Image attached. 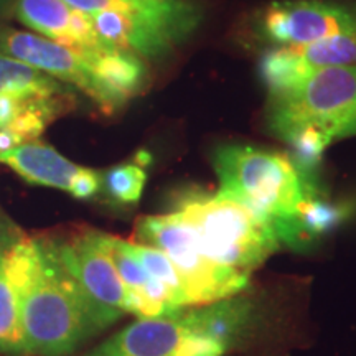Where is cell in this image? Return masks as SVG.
<instances>
[{
    "instance_id": "1",
    "label": "cell",
    "mask_w": 356,
    "mask_h": 356,
    "mask_svg": "<svg viewBox=\"0 0 356 356\" xmlns=\"http://www.w3.org/2000/svg\"><path fill=\"white\" fill-rule=\"evenodd\" d=\"M35 251L20 297L26 356H73L118 320L84 292L65 264L56 238H35Z\"/></svg>"
},
{
    "instance_id": "2",
    "label": "cell",
    "mask_w": 356,
    "mask_h": 356,
    "mask_svg": "<svg viewBox=\"0 0 356 356\" xmlns=\"http://www.w3.org/2000/svg\"><path fill=\"white\" fill-rule=\"evenodd\" d=\"M213 165L220 193L269 222L282 244L305 246L299 215L305 200L320 191L317 178L304 175L289 155L254 145L218 147Z\"/></svg>"
},
{
    "instance_id": "3",
    "label": "cell",
    "mask_w": 356,
    "mask_h": 356,
    "mask_svg": "<svg viewBox=\"0 0 356 356\" xmlns=\"http://www.w3.org/2000/svg\"><path fill=\"white\" fill-rule=\"evenodd\" d=\"M254 317V304L234 296L160 317H139L83 356H175L195 337L211 335L233 346Z\"/></svg>"
},
{
    "instance_id": "4",
    "label": "cell",
    "mask_w": 356,
    "mask_h": 356,
    "mask_svg": "<svg viewBox=\"0 0 356 356\" xmlns=\"http://www.w3.org/2000/svg\"><path fill=\"white\" fill-rule=\"evenodd\" d=\"M177 211L190 222L213 261L248 279L282 246L269 222L220 191L186 193L178 200Z\"/></svg>"
},
{
    "instance_id": "5",
    "label": "cell",
    "mask_w": 356,
    "mask_h": 356,
    "mask_svg": "<svg viewBox=\"0 0 356 356\" xmlns=\"http://www.w3.org/2000/svg\"><path fill=\"white\" fill-rule=\"evenodd\" d=\"M267 127L277 139L315 127L330 140L356 136V66L314 68L296 89L269 96Z\"/></svg>"
},
{
    "instance_id": "6",
    "label": "cell",
    "mask_w": 356,
    "mask_h": 356,
    "mask_svg": "<svg viewBox=\"0 0 356 356\" xmlns=\"http://www.w3.org/2000/svg\"><path fill=\"white\" fill-rule=\"evenodd\" d=\"M137 243L165 252L184 286L188 305H208L238 296L248 277L211 259L181 213L144 216L136 226Z\"/></svg>"
},
{
    "instance_id": "7",
    "label": "cell",
    "mask_w": 356,
    "mask_h": 356,
    "mask_svg": "<svg viewBox=\"0 0 356 356\" xmlns=\"http://www.w3.org/2000/svg\"><path fill=\"white\" fill-rule=\"evenodd\" d=\"M356 32V12L323 0H286L266 8L262 37L284 47L309 44L340 33Z\"/></svg>"
},
{
    "instance_id": "8",
    "label": "cell",
    "mask_w": 356,
    "mask_h": 356,
    "mask_svg": "<svg viewBox=\"0 0 356 356\" xmlns=\"http://www.w3.org/2000/svg\"><path fill=\"white\" fill-rule=\"evenodd\" d=\"M61 257L91 300L119 320L131 314L129 292L118 269L102 248L99 231H84L73 238H56Z\"/></svg>"
},
{
    "instance_id": "9",
    "label": "cell",
    "mask_w": 356,
    "mask_h": 356,
    "mask_svg": "<svg viewBox=\"0 0 356 356\" xmlns=\"http://www.w3.org/2000/svg\"><path fill=\"white\" fill-rule=\"evenodd\" d=\"M0 50L13 56V60L24 61L43 73L81 88L95 99L96 81L91 65L51 38L17 30H3L0 32Z\"/></svg>"
},
{
    "instance_id": "10",
    "label": "cell",
    "mask_w": 356,
    "mask_h": 356,
    "mask_svg": "<svg viewBox=\"0 0 356 356\" xmlns=\"http://www.w3.org/2000/svg\"><path fill=\"white\" fill-rule=\"evenodd\" d=\"M101 243L127 289L131 314L137 317H160L185 309L160 280L147 273L132 254L129 241L101 233Z\"/></svg>"
},
{
    "instance_id": "11",
    "label": "cell",
    "mask_w": 356,
    "mask_h": 356,
    "mask_svg": "<svg viewBox=\"0 0 356 356\" xmlns=\"http://www.w3.org/2000/svg\"><path fill=\"white\" fill-rule=\"evenodd\" d=\"M96 81L95 101L106 113L118 108L142 91L147 79L145 65L131 51L113 50L91 63Z\"/></svg>"
},
{
    "instance_id": "12",
    "label": "cell",
    "mask_w": 356,
    "mask_h": 356,
    "mask_svg": "<svg viewBox=\"0 0 356 356\" xmlns=\"http://www.w3.org/2000/svg\"><path fill=\"white\" fill-rule=\"evenodd\" d=\"M0 162L10 167L30 184L66 191L70 190L71 181L81 168L56 152L53 147L35 140L25 142L2 154Z\"/></svg>"
},
{
    "instance_id": "13",
    "label": "cell",
    "mask_w": 356,
    "mask_h": 356,
    "mask_svg": "<svg viewBox=\"0 0 356 356\" xmlns=\"http://www.w3.org/2000/svg\"><path fill=\"white\" fill-rule=\"evenodd\" d=\"M15 12L19 20L30 29L74 53V43L68 32L71 7L63 0H17Z\"/></svg>"
},
{
    "instance_id": "14",
    "label": "cell",
    "mask_w": 356,
    "mask_h": 356,
    "mask_svg": "<svg viewBox=\"0 0 356 356\" xmlns=\"http://www.w3.org/2000/svg\"><path fill=\"white\" fill-rule=\"evenodd\" d=\"M3 241L6 234H0V355L26 356L22 332L20 293L6 269Z\"/></svg>"
},
{
    "instance_id": "15",
    "label": "cell",
    "mask_w": 356,
    "mask_h": 356,
    "mask_svg": "<svg viewBox=\"0 0 356 356\" xmlns=\"http://www.w3.org/2000/svg\"><path fill=\"white\" fill-rule=\"evenodd\" d=\"M314 71L292 47H280L262 56L259 73L269 96H280L296 89Z\"/></svg>"
},
{
    "instance_id": "16",
    "label": "cell",
    "mask_w": 356,
    "mask_h": 356,
    "mask_svg": "<svg viewBox=\"0 0 356 356\" xmlns=\"http://www.w3.org/2000/svg\"><path fill=\"white\" fill-rule=\"evenodd\" d=\"M314 68L356 66V32L340 33L309 44L292 47Z\"/></svg>"
},
{
    "instance_id": "17",
    "label": "cell",
    "mask_w": 356,
    "mask_h": 356,
    "mask_svg": "<svg viewBox=\"0 0 356 356\" xmlns=\"http://www.w3.org/2000/svg\"><path fill=\"white\" fill-rule=\"evenodd\" d=\"M147 181L144 167L134 163H121L109 168L101 177V186L106 197L118 204H136L142 197Z\"/></svg>"
},
{
    "instance_id": "18",
    "label": "cell",
    "mask_w": 356,
    "mask_h": 356,
    "mask_svg": "<svg viewBox=\"0 0 356 356\" xmlns=\"http://www.w3.org/2000/svg\"><path fill=\"white\" fill-rule=\"evenodd\" d=\"M343 216L345 208L330 203L320 195V191L307 198L299 215L300 233L304 236L305 244L335 228L343 220Z\"/></svg>"
},
{
    "instance_id": "19",
    "label": "cell",
    "mask_w": 356,
    "mask_h": 356,
    "mask_svg": "<svg viewBox=\"0 0 356 356\" xmlns=\"http://www.w3.org/2000/svg\"><path fill=\"white\" fill-rule=\"evenodd\" d=\"M129 244H131L132 254L136 256L140 264L145 267L147 273L154 275L157 280H160V282L170 291L172 296L175 297L181 305L184 307L188 305L184 286H181V280L178 277L175 267H173L172 261L168 259L165 252H162L157 248L147 246V244L131 243V241H129Z\"/></svg>"
},
{
    "instance_id": "20",
    "label": "cell",
    "mask_w": 356,
    "mask_h": 356,
    "mask_svg": "<svg viewBox=\"0 0 356 356\" xmlns=\"http://www.w3.org/2000/svg\"><path fill=\"white\" fill-rule=\"evenodd\" d=\"M101 190V175L91 168H79L70 185V193L78 200H88Z\"/></svg>"
},
{
    "instance_id": "21",
    "label": "cell",
    "mask_w": 356,
    "mask_h": 356,
    "mask_svg": "<svg viewBox=\"0 0 356 356\" xmlns=\"http://www.w3.org/2000/svg\"><path fill=\"white\" fill-rule=\"evenodd\" d=\"M22 101L24 99L15 92L7 91V89L0 91V127H7L17 118L22 108Z\"/></svg>"
},
{
    "instance_id": "22",
    "label": "cell",
    "mask_w": 356,
    "mask_h": 356,
    "mask_svg": "<svg viewBox=\"0 0 356 356\" xmlns=\"http://www.w3.org/2000/svg\"><path fill=\"white\" fill-rule=\"evenodd\" d=\"M19 145H22V142L19 137L10 131V129L0 127V155L8 152V150L15 149V147Z\"/></svg>"
},
{
    "instance_id": "23",
    "label": "cell",
    "mask_w": 356,
    "mask_h": 356,
    "mask_svg": "<svg viewBox=\"0 0 356 356\" xmlns=\"http://www.w3.org/2000/svg\"><path fill=\"white\" fill-rule=\"evenodd\" d=\"M0 60H2V55H0ZM6 84H3V74H2V61H0V91H3Z\"/></svg>"
},
{
    "instance_id": "24",
    "label": "cell",
    "mask_w": 356,
    "mask_h": 356,
    "mask_svg": "<svg viewBox=\"0 0 356 356\" xmlns=\"http://www.w3.org/2000/svg\"><path fill=\"white\" fill-rule=\"evenodd\" d=\"M0 356H3V355H0Z\"/></svg>"
}]
</instances>
